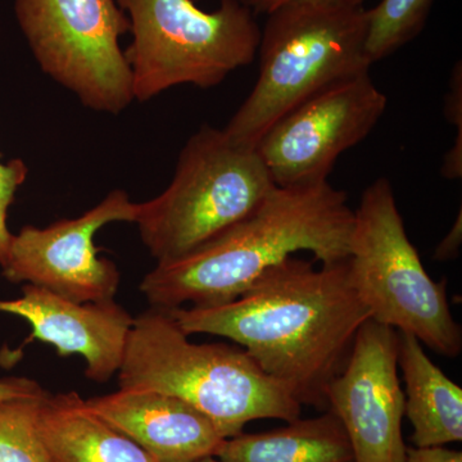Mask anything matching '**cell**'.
<instances>
[{
    "instance_id": "6da1fadb",
    "label": "cell",
    "mask_w": 462,
    "mask_h": 462,
    "mask_svg": "<svg viewBox=\"0 0 462 462\" xmlns=\"http://www.w3.org/2000/svg\"><path fill=\"white\" fill-rule=\"evenodd\" d=\"M187 336L208 334L242 346L302 406L328 409L327 391L351 355L370 312L348 263L316 269L294 256L264 272L224 305L171 310Z\"/></svg>"
},
{
    "instance_id": "7a4b0ae2",
    "label": "cell",
    "mask_w": 462,
    "mask_h": 462,
    "mask_svg": "<svg viewBox=\"0 0 462 462\" xmlns=\"http://www.w3.org/2000/svg\"><path fill=\"white\" fill-rule=\"evenodd\" d=\"M355 211L329 181L275 187L256 211L187 256L157 263L141 291L153 309L224 305L261 275L310 252L321 266L348 260Z\"/></svg>"
},
{
    "instance_id": "3957f363",
    "label": "cell",
    "mask_w": 462,
    "mask_h": 462,
    "mask_svg": "<svg viewBox=\"0 0 462 462\" xmlns=\"http://www.w3.org/2000/svg\"><path fill=\"white\" fill-rule=\"evenodd\" d=\"M120 389L179 398L206 415L227 439L248 422L300 418L302 404L239 346L190 342L166 310L134 319L120 370Z\"/></svg>"
},
{
    "instance_id": "277c9868",
    "label": "cell",
    "mask_w": 462,
    "mask_h": 462,
    "mask_svg": "<svg viewBox=\"0 0 462 462\" xmlns=\"http://www.w3.org/2000/svg\"><path fill=\"white\" fill-rule=\"evenodd\" d=\"M367 9L338 0H294L267 14L254 89L224 132L256 148L279 118L329 85L369 72Z\"/></svg>"
},
{
    "instance_id": "5b68a950",
    "label": "cell",
    "mask_w": 462,
    "mask_h": 462,
    "mask_svg": "<svg viewBox=\"0 0 462 462\" xmlns=\"http://www.w3.org/2000/svg\"><path fill=\"white\" fill-rule=\"evenodd\" d=\"M275 187L256 148L205 125L182 148L169 188L138 203L135 224L157 263H170L245 220Z\"/></svg>"
},
{
    "instance_id": "8992f818",
    "label": "cell",
    "mask_w": 462,
    "mask_h": 462,
    "mask_svg": "<svg viewBox=\"0 0 462 462\" xmlns=\"http://www.w3.org/2000/svg\"><path fill=\"white\" fill-rule=\"evenodd\" d=\"M346 263L370 320L411 334L446 357L460 356L462 329L449 309L447 281H433L425 270L388 179L370 184L355 209Z\"/></svg>"
},
{
    "instance_id": "52a82bcc",
    "label": "cell",
    "mask_w": 462,
    "mask_h": 462,
    "mask_svg": "<svg viewBox=\"0 0 462 462\" xmlns=\"http://www.w3.org/2000/svg\"><path fill=\"white\" fill-rule=\"evenodd\" d=\"M116 3L129 14L133 41L124 53L138 102L178 85L214 88L257 56L261 27L239 0H221L214 12L193 0Z\"/></svg>"
},
{
    "instance_id": "ba28073f",
    "label": "cell",
    "mask_w": 462,
    "mask_h": 462,
    "mask_svg": "<svg viewBox=\"0 0 462 462\" xmlns=\"http://www.w3.org/2000/svg\"><path fill=\"white\" fill-rule=\"evenodd\" d=\"M14 12L44 74L93 111L129 107L132 71L120 38L130 20L116 0H16Z\"/></svg>"
},
{
    "instance_id": "9c48e42d",
    "label": "cell",
    "mask_w": 462,
    "mask_h": 462,
    "mask_svg": "<svg viewBox=\"0 0 462 462\" xmlns=\"http://www.w3.org/2000/svg\"><path fill=\"white\" fill-rule=\"evenodd\" d=\"M387 106L369 72L343 79L279 118L258 142V156L276 187L328 181L340 154L373 132Z\"/></svg>"
},
{
    "instance_id": "30bf717a",
    "label": "cell",
    "mask_w": 462,
    "mask_h": 462,
    "mask_svg": "<svg viewBox=\"0 0 462 462\" xmlns=\"http://www.w3.org/2000/svg\"><path fill=\"white\" fill-rule=\"evenodd\" d=\"M138 203L124 190H114L80 217L66 218L47 227L26 225L12 236L7 256L0 264L12 282L50 289L76 302L114 300L120 272L108 258L98 256L94 238L111 223H135Z\"/></svg>"
},
{
    "instance_id": "8fae6325",
    "label": "cell",
    "mask_w": 462,
    "mask_h": 462,
    "mask_svg": "<svg viewBox=\"0 0 462 462\" xmlns=\"http://www.w3.org/2000/svg\"><path fill=\"white\" fill-rule=\"evenodd\" d=\"M398 345L400 331L367 320L328 387V411L345 428L356 462H406Z\"/></svg>"
},
{
    "instance_id": "7c38bea8",
    "label": "cell",
    "mask_w": 462,
    "mask_h": 462,
    "mask_svg": "<svg viewBox=\"0 0 462 462\" xmlns=\"http://www.w3.org/2000/svg\"><path fill=\"white\" fill-rule=\"evenodd\" d=\"M0 312L32 325L29 340H41L66 357L80 355L85 375L107 383L120 370L134 318L115 300L76 302L50 289L25 284L17 300H0Z\"/></svg>"
},
{
    "instance_id": "4fadbf2b",
    "label": "cell",
    "mask_w": 462,
    "mask_h": 462,
    "mask_svg": "<svg viewBox=\"0 0 462 462\" xmlns=\"http://www.w3.org/2000/svg\"><path fill=\"white\" fill-rule=\"evenodd\" d=\"M85 404L157 462H197L217 455L225 440L199 410L158 392L120 389Z\"/></svg>"
},
{
    "instance_id": "5bb4252c",
    "label": "cell",
    "mask_w": 462,
    "mask_h": 462,
    "mask_svg": "<svg viewBox=\"0 0 462 462\" xmlns=\"http://www.w3.org/2000/svg\"><path fill=\"white\" fill-rule=\"evenodd\" d=\"M398 369L402 372L404 416L413 447H445L462 440V389L428 357L411 334L400 333Z\"/></svg>"
},
{
    "instance_id": "9a60e30c",
    "label": "cell",
    "mask_w": 462,
    "mask_h": 462,
    "mask_svg": "<svg viewBox=\"0 0 462 462\" xmlns=\"http://www.w3.org/2000/svg\"><path fill=\"white\" fill-rule=\"evenodd\" d=\"M39 430L51 462H157L91 412L76 392L45 394Z\"/></svg>"
},
{
    "instance_id": "2e32d148",
    "label": "cell",
    "mask_w": 462,
    "mask_h": 462,
    "mask_svg": "<svg viewBox=\"0 0 462 462\" xmlns=\"http://www.w3.org/2000/svg\"><path fill=\"white\" fill-rule=\"evenodd\" d=\"M216 457L221 462H356L345 428L330 411L298 418L278 430L227 438Z\"/></svg>"
},
{
    "instance_id": "e0dca14e",
    "label": "cell",
    "mask_w": 462,
    "mask_h": 462,
    "mask_svg": "<svg viewBox=\"0 0 462 462\" xmlns=\"http://www.w3.org/2000/svg\"><path fill=\"white\" fill-rule=\"evenodd\" d=\"M434 0H380L367 9L366 54L370 62L396 53L427 25Z\"/></svg>"
},
{
    "instance_id": "ac0fdd59",
    "label": "cell",
    "mask_w": 462,
    "mask_h": 462,
    "mask_svg": "<svg viewBox=\"0 0 462 462\" xmlns=\"http://www.w3.org/2000/svg\"><path fill=\"white\" fill-rule=\"evenodd\" d=\"M41 396L0 401V462H51L39 430Z\"/></svg>"
},
{
    "instance_id": "d6986e66",
    "label": "cell",
    "mask_w": 462,
    "mask_h": 462,
    "mask_svg": "<svg viewBox=\"0 0 462 462\" xmlns=\"http://www.w3.org/2000/svg\"><path fill=\"white\" fill-rule=\"evenodd\" d=\"M2 158L3 154L0 153V264L5 263L9 243L14 236L8 230V209L29 173L23 161L12 160L3 162Z\"/></svg>"
},
{
    "instance_id": "ffe728a7",
    "label": "cell",
    "mask_w": 462,
    "mask_h": 462,
    "mask_svg": "<svg viewBox=\"0 0 462 462\" xmlns=\"http://www.w3.org/2000/svg\"><path fill=\"white\" fill-rule=\"evenodd\" d=\"M45 392L47 391H44L35 380L26 378L0 379V401L41 396Z\"/></svg>"
},
{
    "instance_id": "44dd1931",
    "label": "cell",
    "mask_w": 462,
    "mask_h": 462,
    "mask_svg": "<svg viewBox=\"0 0 462 462\" xmlns=\"http://www.w3.org/2000/svg\"><path fill=\"white\" fill-rule=\"evenodd\" d=\"M406 462H462L460 451L447 447H407Z\"/></svg>"
},
{
    "instance_id": "7402d4cb",
    "label": "cell",
    "mask_w": 462,
    "mask_h": 462,
    "mask_svg": "<svg viewBox=\"0 0 462 462\" xmlns=\"http://www.w3.org/2000/svg\"><path fill=\"white\" fill-rule=\"evenodd\" d=\"M462 243V216L461 209L451 230L447 233L445 238L440 240L439 245L434 251V260L449 261L455 260L460 254Z\"/></svg>"
},
{
    "instance_id": "603a6c76",
    "label": "cell",
    "mask_w": 462,
    "mask_h": 462,
    "mask_svg": "<svg viewBox=\"0 0 462 462\" xmlns=\"http://www.w3.org/2000/svg\"><path fill=\"white\" fill-rule=\"evenodd\" d=\"M240 3L251 9L254 14H269L276 8L294 2V0H239ZM338 2L355 3V5H364L365 0H338Z\"/></svg>"
},
{
    "instance_id": "cb8c5ba5",
    "label": "cell",
    "mask_w": 462,
    "mask_h": 462,
    "mask_svg": "<svg viewBox=\"0 0 462 462\" xmlns=\"http://www.w3.org/2000/svg\"><path fill=\"white\" fill-rule=\"evenodd\" d=\"M197 462H221L216 456H209V457L202 458V460Z\"/></svg>"
}]
</instances>
